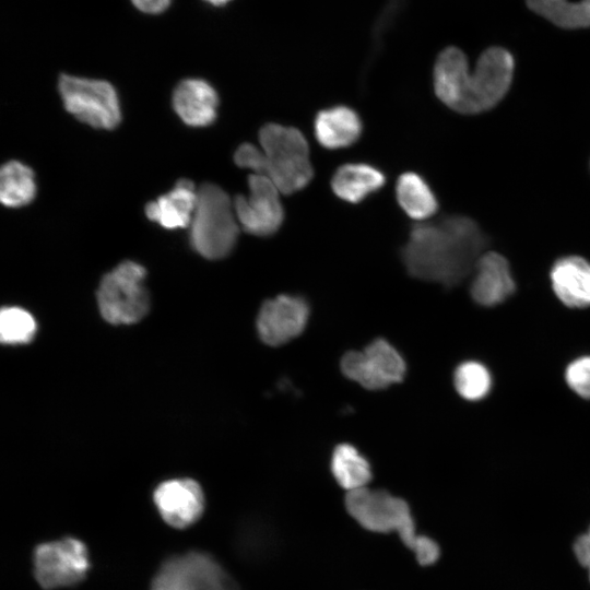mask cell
<instances>
[{
  "instance_id": "cell-1",
  "label": "cell",
  "mask_w": 590,
  "mask_h": 590,
  "mask_svg": "<svg viewBox=\"0 0 590 590\" xmlns=\"http://www.w3.org/2000/svg\"><path fill=\"white\" fill-rule=\"evenodd\" d=\"M486 245L473 219L448 214L413 224L400 257L409 275L452 288L474 270Z\"/></svg>"
},
{
  "instance_id": "cell-2",
  "label": "cell",
  "mask_w": 590,
  "mask_h": 590,
  "mask_svg": "<svg viewBox=\"0 0 590 590\" xmlns=\"http://www.w3.org/2000/svg\"><path fill=\"white\" fill-rule=\"evenodd\" d=\"M347 512L363 528L371 532H397L406 547L416 556L418 564H434L439 555L438 544L415 531V523L408 503L384 489L367 486L347 492L345 495Z\"/></svg>"
},
{
  "instance_id": "cell-3",
  "label": "cell",
  "mask_w": 590,
  "mask_h": 590,
  "mask_svg": "<svg viewBox=\"0 0 590 590\" xmlns=\"http://www.w3.org/2000/svg\"><path fill=\"white\" fill-rule=\"evenodd\" d=\"M515 70L512 55L503 47L484 50L473 72L463 69L440 102L463 115L486 111L497 105L508 92Z\"/></svg>"
},
{
  "instance_id": "cell-4",
  "label": "cell",
  "mask_w": 590,
  "mask_h": 590,
  "mask_svg": "<svg viewBox=\"0 0 590 590\" xmlns=\"http://www.w3.org/2000/svg\"><path fill=\"white\" fill-rule=\"evenodd\" d=\"M259 142L266 161L264 176L281 193L292 194L309 185L314 168L308 141L300 130L267 123L259 131Z\"/></svg>"
},
{
  "instance_id": "cell-5",
  "label": "cell",
  "mask_w": 590,
  "mask_h": 590,
  "mask_svg": "<svg viewBox=\"0 0 590 590\" xmlns=\"http://www.w3.org/2000/svg\"><path fill=\"white\" fill-rule=\"evenodd\" d=\"M191 247L206 259L226 257L234 248L239 226L228 194L214 184L197 189V203L189 224Z\"/></svg>"
},
{
  "instance_id": "cell-6",
  "label": "cell",
  "mask_w": 590,
  "mask_h": 590,
  "mask_svg": "<svg viewBox=\"0 0 590 590\" xmlns=\"http://www.w3.org/2000/svg\"><path fill=\"white\" fill-rule=\"evenodd\" d=\"M145 269L134 261H123L105 274L97 291L103 318L113 324L140 321L150 309L144 285Z\"/></svg>"
},
{
  "instance_id": "cell-7",
  "label": "cell",
  "mask_w": 590,
  "mask_h": 590,
  "mask_svg": "<svg viewBox=\"0 0 590 590\" xmlns=\"http://www.w3.org/2000/svg\"><path fill=\"white\" fill-rule=\"evenodd\" d=\"M58 88L66 109L82 122L107 130L119 125V99L109 82L62 74Z\"/></svg>"
},
{
  "instance_id": "cell-8",
  "label": "cell",
  "mask_w": 590,
  "mask_h": 590,
  "mask_svg": "<svg viewBox=\"0 0 590 590\" xmlns=\"http://www.w3.org/2000/svg\"><path fill=\"white\" fill-rule=\"evenodd\" d=\"M151 590H239L228 573L209 554L189 552L166 559Z\"/></svg>"
},
{
  "instance_id": "cell-9",
  "label": "cell",
  "mask_w": 590,
  "mask_h": 590,
  "mask_svg": "<svg viewBox=\"0 0 590 590\" xmlns=\"http://www.w3.org/2000/svg\"><path fill=\"white\" fill-rule=\"evenodd\" d=\"M34 577L45 590L71 587L81 582L88 569L85 544L75 538L38 544L33 552Z\"/></svg>"
},
{
  "instance_id": "cell-10",
  "label": "cell",
  "mask_w": 590,
  "mask_h": 590,
  "mask_svg": "<svg viewBox=\"0 0 590 590\" xmlns=\"http://www.w3.org/2000/svg\"><path fill=\"white\" fill-rule=\"evenodd\" d=\"M343 375L368 390H380L401 382L406 363L399 351L382 338L363 351L346 352L340 362Z\"/></svg>"
},
{
  "instance_id": "cell-11",
  "label": "cell",
  "mask_w": 590,
  "mask_h": 590,
  "mask_svg": "<svg viewBox=\"0 0 590 590\" xmlns=\"http://www.w3.org/2000/svg\"><path fill=\"white\" fill-rule=\"evenodd\" d=\"M248 194L237 196L234 210L243 229L256 236H270L279 231L284 221L280 190L264 175L248 177Z\"/></svg>"
},
{
  "instance_id": "cell-12",
  "label": "cell",
  "mask_w": 590,
  "mask_h": 590,
  "mask_svg": "<svg viewBox=\"0 0 590 590\" xmlns=\"http://www.w3.org/2000/svg\"><path fill=\"white\" fill-rule=\"evenodd\" d=\"M310 308L305 298L281 294L260 308L257 331L268 345L279 346L298 337L306 328Z\"/></svg>"
},
{
  "instance_id": "cell-13",
  "label": "cell",
  "mask_w": 590,
  "mask_h": 590,
  "mask_svg": "<svg viewBox=\"0 0 590 590\" xmlns=\"http://www.w3.org/2000/svg\"><path fill=\"white\" fill-rule=\"evenodd\" d=\"M154 504L170 527L185 529L203 514L204 495L192 479H172L161 483L153 494Z\"/></svg>"
},
{
  "instance_id": "cell-14",
  "label": "cell",
  "mask_w": 590,
  "mask_h": 590,
  "mask_svg": "<svg viewBox=\"0 0 590 590\" xmlns=\"http://www.w3.org/2000/svg\"><path fill=\"white\" fill-rule=\"evenodd\" d=\"M470 293L473 300L484 307H493L510 297L516 283L512 279L509 263L502 255L484 252L474 268Z\"/></svg>"
},
{
  "instance_id": "cell-15",
  "label": "cell",
  "mask_w": 590,
  "mask_h": 590,
  "mask_svg": "<svg viewBox=\"0 0 590 590\" xmlns=\"http://www.w3.org/2000/svg\"><path fill=\"white\" fill-rule=\"evenodd\" d=\"M363 121L358 113L346 105H334L317 111L314 118V134L327 150H339L356 143L363 133Z\"/></svg>"
},
{
  "instance_id": "cell-16",
  "label": "cell",
  "mask_w": 590,
  "mask_h": 590,
  "mask_svg": "<svg viewBox=\"0 0 590 590\" xmlns=\"http://www.w3.org/2000/svg\"><path fill=\"white\" fill-rule=\"evenodd\" d=\"M219 96L202 79L180 81L173 93V106L180 119L191 127H205L216 118Z\"/></svg>"
},
{
  "instance_id": "cell-17",
  "label": "cell",
  "mask_w": 590,
  "mask_h": 590,
  "mask_svg": "<svg viewBox=\"0 0 590 590\" xmlns=\"http://www.w3.org/2000/svg\"><path fill=\"white\" fill-rule=\"evenodd\" d=\"M387 177L377 166L357 162L339 166L331 177V189L341 200L357 204L378 192L386 185Z\"/></svg>"
},
{
  "instance_id": "cell-18",
  "label": "cell",
  "mask_w": 590,
  "mask_h": 590,
  "mask_svg": "<svg viewBox=\"0 0 590 590\" xmlns=\"http://www.w3.org/2000/svg\"><path fill=\"white\" fill-rule=\"evenodd\" d=\"M551 281L564 305L571 308L590 306V263L582 257L558 259L552 268Z\"/></svg>"
},
{
  "instance_id": "cell-19",
  "label": "cell",
  "mask_w": 590,
  "mask_h": 590,
  "mask_svg": "<svg viewBox=\"0 0 590 590\" xmlns=\"http://www.w3.org/2000/svg\"><path fill=\"white\" fill-rule=\"evenodd\" d=\"M197 203V188L189 179H180L167 193L149 202L146 216L166 229L189 226Z\"/></svg>"
},
{
  "instance_id": "cell-20",
  "label": "cell",
  "mask_w": 590,
  "mask_h": 590,
  "mask_svg": "<svg viewBox=\"0 0 590 590\" xmlns=\"http://www.w3.org/2000/svg\"><path fill=\"white\" fill-rule=\"evenodd\" d=\"M396 198L400 208L413 220H426L439 208L438 199L426 181L415 172H405L396 182Z\"/></svg>"
},
{
  "instance_id": "cell-21",
  "label": "cell",
  "mask_w": 590,
  "mask_h": 590,
  "mask_svg": "<svg viewBox=\"0 0 590 590\" xmlns=\"http://www.w3.org/2000/svg\"><path fill=\"white\" fill-rule=\"evenodd\" d=\"M331 472L347 492L366 487L373 477L368 460L351 444H339L331 456Z\"/></svg>"
},
{
  "instance_id": "cell-22",
  "label": "cell",
  "mask_w": 590,
  "mask_h": 590,
  "mask_svg": "<svg viewBox=\"0 0 590 590\" xmlns=\"http://www.w3.org/2000/svg\"><path fill=\"white\" fill-rule=\"evenodd\" d=\"M535 14L565 30L590 27V0H526Z\"/></svg>"
},
{
  "instance_id": "cell-23",
  "label": "cell",
  "mask_w": 590,
  "mask_h": 590,
  "mask_svg": "<svg viewBox=\"0 0 590 590\" xmlns=\"http://www.w3.org/2000/svg\"><path fill=\"white\" fill-rule=\"evenodd\" d=\"M36 194L33 170L17 161L0 166V203L17 208L28 204Z\"/></svg>"
},
{
  "instance_id": "cell-24",
  "label": "cell",
  "mask_w": 590,
  "mask_h": 590,
  "mask_svg": "<svg viewBox=\"0 0 590 590\" xmlns=\"http://www.w3.org/2000/svg\"><path fill=\"white\" fill-rule=\"evenodd\" d=\"M453 385L461 398L479 401L489 393L493 379L484 364L477 361H465L455 369Z\"/></svg>"
},
{
  "instance_id": "cell-25",
  "label": "cell",
  "mask_w": 590,
  "mask_h": 590,
  "mask_svg": "<svg viewBox=\"0 0 590 590\" xmlns=\"http://www.w3.org/2000/svg\"><path fill=\"white\" fill-rule=\"evenodd\" d=\"M36 331L33 316L19 307L0 309V343L20 344L32 340Z\"/></svg>"
},
{
  "instance_id": "cell-26",
  "label": "cell",
  "mask_w": 590,
  "mask_h": 590,
  "mask_svg": "<svg viewBox=\"0 0 590 590\" xmlns=\"http://www.w3.org/2000/svg\"><path fill=\"white\" fill-rule=\"evenodd\" d=\"M565 379L578 396L590 399V356L573 361L566 368Z\"/></svg>"
},
{
  "instance_id": "cell-27",
  "label": "cell",
  "mask_w": 590,
  "mask_h": 590,
  "mask_svg": "<svg viewBox=\"0 0 590 590\" xmlns=\"http://www.w3.org/2000/svg\"><path fill=\"white\" fill-rule=\"evenodd\" d=\"M235 163L243 168L252 170V174L264 175L266 161L261 149L251 143L239 145L234 155Z\"/></svg>"
},
{
  "instance_id": "cell-28",
  "label": "cell",
  "mask_w": 590,
  "mask_h": 590,
  "mask_svg": "<svg viewBox=\"0 0 590 590\" xmlns=\"http://www.w3.org/2000/svg\"><path fill=\"white\" fill-rule=\"evenodd\" d=\"M574 552L579 563L588 569L590 578V528L575 541Z\"/></svg>"
},
{
  "instance_id": "cell-29",
  "label": "cell",
  "mask_w": 590,
  "mask_h": 590,
  "mask_svg": "<svg viewBox=\"0 0 590 590\" xmlns=\"http://www.w3.org/2000/svg\"><path fill=\"white\" fill-rule=\"evenodd\" d=\"M133 5L148 14H160L170 4L172 0H131Z\"/></svg>"
},
{
  "instance_id": "cell-30",
  "label": "cell",
  "mask_w": 590,
  "mask_h": 590,
  "mask_svg": "<svg viewBox=\"0 0 590 590\" xmlns=\"http://www.w3.org/2000/svg\"><path fill=\"white\" fill-rule=\"evenodd\" d=\"M203 1L213 7H224L227 3H229L232 0H203Z\"/></svg>"
}]
</instances>
